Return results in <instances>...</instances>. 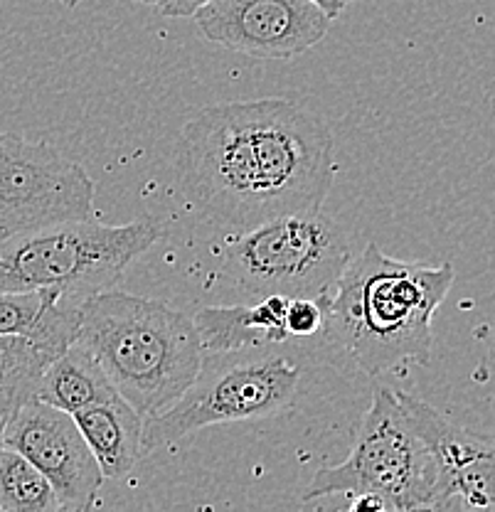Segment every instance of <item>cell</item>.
Wrapping results in <instances>:
<instances>
[{
  "mask_svg": "<svg viewBox=\"0 0 495 512\" xmlns=\"http://www.w3.org/2000/svg\"><path fill=\"white\" fill-rule=\"evenodd\" d=\"M335 143L318 116L289 99L200 109L175 138L178 185L205 220L247 232L276 217L321 210Z\"/></svg>",
  "mask_w": 495,
  "mask_h": 512,
  "instance_id": "cell-1",
  "label": "cell"
},
{
  "mask_svg": "<svg viewBox=\"0 0 495 512\" xmlns=\"http://www.w3.org/2000/svg\"><path fill=\"white\" fill-rule=\"evenodd\" d=\"M454 266L392 259L370 242L350 256L326 296V333L370 377L429 365L431 320L454 286Z\"/></svg>",
  "mask_w": 495,
  "mask_h": 512,
  "instance_id": "cell-2",
  "label": "cell"
},
{
  "mask_svg": "<svg viewBox=\"0 0 495 512\" xmlns=\"http://www.w3.org/2000/svg\"><path fill=\"white\" fill-rule=\"evenodd\" d=\"M74 340L143 419L170 407L198 380L205 360L193 318L114 286L82 303Z\"/></svg>",
  "mask_w": 495,
  "mask_h": 512,
  "instance_id": "cell-3",
  "label": "cell"
},
{
  "mask_svg": "<svg viewBox=\"0 0 495 512\" xmlns=\"http://www.w3.org/2000/svg\"><path fill=\"white\" fill-rule=\"evenodd\" d=\"M330 495H372L385 510H439V458L409 412L402 389H377L355 429L348 458L323 466L303 500Z\"/></svg>",
  "mask_w": 495,
  "mask_h": 512,
  "instance_id": "cell-4",
  "label": "cell"
},
{
  "mask_svg": "<svg viewBox=\"0 0 495 512\" xmlns=\"http://www.w3.org/2000/svg\"><path fill=\"white\" fill-rule=\"evenodd\" d=\"M161 239L153 220L57 222L0 242V291H60L89 298L116 286L133 261Z\"/></svg>",
  "mask_w": 495,
  "mask_h": 512,
  "instance_id": "cell-5",
  "label": "cell"
},
{
  "mask_svg": "<svg viewBox=\"0 0 495 512\" xmlns=\"http://www.w3.org/2000/svg\"><path fill=\"white\" fill-rule=\"evenodd\" d=\"M303 370L274 348L217 352L170 407L143 419V453L217 424L266 419L294 404Z\"/></svg>",
  "mask_w": 495,
  "mask_h": 512,
  "instance_id": "cell-6",
  "label": "cell"
},
{
  "mask_svg": "<svg viewBox=\"0 0 495 512\" xmlns=\"http://www.w3.org/2000/svg\"><path fill=\"white\" fill-rule=\"evenodd\" d=\"M222 256L220 274L247 296L321 298L338 284L353 247L333 217L306 210L237 232Z\"/></svg>",
  "mask_w": 495,
  "mask_h": 512,
  "instance_id": "cell-7",
  "label": "cell"
},
{
  "mask_svg": "<svg viewBox=\"0 0 495 512\" xmlns=\"http://www.w3.org/2000/svg\"><path fill=\"white\" fill-rule=\"evenodd\" d=\"M97 185L47 141L0 131V242L57 222L94 217Z\"/></svg>",
  "mask_w": 495,
  "mask_h": 512,
  "instance_id": "cell-8",
  "label": "cell"
},
{
  "mask_svg": "<svg viewBox=\"0 0 495 512\" xmlns=\"http://www.w3.org/2000/svg\"><path fill=\"white\" fill-rule=\"evenodd\" d=\"M3 441L50 480L60 510L84 512L97 505L104 473L65 409L30 399L8 416Z\"/></svg>",
  "mask_w": 495,
  "mask_h": 512,
  "instance_id": "cell-9",
  "label": "cell"
},
{
  "mask_svg": "<svg viewBox=\"0 0 495 512\" xmlns=\"http://www.w3.org/2000/svg\"><path fill=\"white\" fill-rule=\"evenodd\" d=\"M193 18L205 40L259 60L303 55L333 23L311 0H212Z\"/></svg>",
  "mask_w": 495,
  "mask_h": 512,
  "instance_id": "cell-10",
  "label": "cell"
},
{
  "mask_svg": "<svg viewBox=\"0 0 495 512\" xmlns=\"http://www.w3.org/2000/svg\"><path fill=\"white\" fill-rule=\"evenodd\" d=\"M404 399L439 458V510H495V444L456 426L414 394L404 392Z\"/></svg>",
  "mask_w": 495,
  "mask_h": 512,
  "instance_id": "cell-11",
  "label": "cell"
},
{
  "mask_svg": "<svg viewBox=\"0 0 495 512\" xmlns=\"http://www.w3.org/2000/svg\"><path fill=\"white\" fill-rule=\"evenodd\" d=\"M289 296L271 293L247 306H212L195 313L200 345L205 355L249 348H279L291 343L286 330Z\"/></svg>",
  "mask_w": 495,
  "mask_h": 512,
  "instance_id": "cell-12",
  "label": "cell"
},
{
  "mask_svg": "<svg viewBox=\"0 0 495 512\" xmlns=\"http://www.w3.org/2000/svg\"><path fill=\"white\" fill-rule=\"evenodd\" d=\"M104 478H124L143 456V416L121 394L72 414Z\"/></svg>",
  "mask_w": 495,
  "mask_h": 512,
  "instance_id": "cell-13",
  "label": "cell"
},
{
  "mask_svg": "<svg viewBox=\"0 0 495 512\" xmlns=\"http://www.w3.org/2000/svg\"><path fill=\"white\" fill-rule=\"evenodd\" d=\"M116 394L119 392L104 375L92 352L74 340L45 370L35 399L74 414L77 409L114 399Z\"/></svg>",
  "mask_w": 495,
  "mask_h": 512,
  "instance_id": "cell-14",
  "label": "cell"
},
{
  "mask_svg": "<svg viewBox=\"0 0 495 512\" xmlns=\"http://www.w3.org/2000/svg\"><path fill=\"white\" fill-rule=\"evenodd\" d=\"M60 355L28 335H0V412L10 416L35 399L42 375Z\"/></svg>",
  "mask_w": 495,
  "mask_h": 512,
  "instance_id": "cell-15",
  "label": "cell"
},
{
  "mask_svg": "<svg viewBox=\"0 0 495 512\" xmlns=\"http://www.w3.org/2000/svg\"><path fill=\"white\" fill-rule=\"evenodd\" d=\"M60 510L50 480L13 448L0 451V512H55Z\"/></svg>",
  "mask_w": 495,
  "mask_h": 512,
  "instance_id": "cell-16",
  "label": "cell"
},
{
  "mask_svg": "<svg viewBox=\"0 0 495 512\" xmlns=\"http://www.w3.org/2000/svg\"><path fill=\"white\" fill-rule=\"evenodd\" d=\"M50 291H0V335L33 338L45 316Z\"/></svg>",
  "mask_w": 495,
  "mask_h": 512,
  "instance_id": "cell-17",
  "label": "cell"
},
{
  "mask_svg": "<svg viewBox=\"0 0 495 512\" xmlns=\"http://www.w3.org/2000/svg\"><path fill=\"white\" fill-rule=\"evenodd\" d=\"M326 296L321 298H289L286 306V330L291 340H311L326 333Z\"/></svg>",
  "mask_w": 495,
  "mask_h": 512,
  "instance_id": "cell-18",
  "label": "cell"
},
{
  "mask_svg": "<svg viewBox=\"0 0 495 512\" xmlns=\"http://www.w3.org/2000/svg\"><path fill=\"white\" fill-rule=\"evenodd\" d=\"M207 3L212 0H158L156 8L165 18H193Z\"/></svg>",
  "mask_w": 495,
  "mask_h": 512,
  "instance_id": "cell-19",
  "label": "cell"
},
{
  "mask_svg": "<svg viewBox=\"0 0 495 512\" xmlns=\"http://www.w3.org/2000/svg\"><path fill=\"white\" fill-rule=\"evenodd\" d=\"M311 3L318 5V8H321L330 20L340 18V13H343V10H345L343 0H311Z\"/></svg>",
  "mask_w": 495,
  "mask_h": 512,
  "instance_id": "cell-20",
  "label": "cell"
},
{
  "mask_svg": "<svg viewBox=\"0 0 495 512\" xmlns=\"http://www.w3.org/2000/svg\"><path fill=\"white\" fill-rule=\"evenodd\" d=\"M5 421H8V414L0 412V451H3L5 441H3V434H5Z\"/></svg>",
  "mask_w": 495,
  "mask_h": 512,
  "instance_id": "cell-21",
  "label": "cell"
},
{
  "mask_svg": "<svg viewBox=\"0 0 495 512\" xmlns=\"http://www.w3.org/2000/svg\"><path fill=\"white\" fill-rule=\"evenodd\" d=\"M60 3H65L67 8H77V5H82L84 0H60Z\"/></svg>",
  "mask_w": 495,
  "mask_h": 512,
  "instance_id": "cell-22",
  "label": "cell"
},
{
  "mask_svg": "<svg viewBox=\"0 0 495 512\" xmlns=\"http://www.w3.org/2000/svg\"><path fill=\"white\" fill-rule=\"evenodd\" d=\"M133 3H143V5H156L158 0H133Z\"/></svg>",
  "mask_w": 495,
  "mask_h": 512,
  "instance_id": "cell-23",
  "label": "cell"
},
{
  "mask_svg": "<svg viewBox=\"0 0 495 512\" xmlns=\"http://www.w3.org/2000/svg\"><path fill=\"white\" fill-rule=\"evenodd\" d=\"M343 3H345V5H348V3H355V0H343Z\"/></svg>",
  "mask_w": 495,
  "mask_h": 512,
  "instance_id": "cell-24",
  "label": "cell"
}]
</instances>
